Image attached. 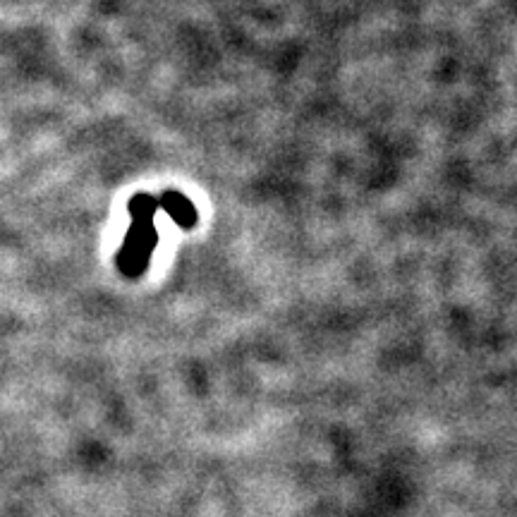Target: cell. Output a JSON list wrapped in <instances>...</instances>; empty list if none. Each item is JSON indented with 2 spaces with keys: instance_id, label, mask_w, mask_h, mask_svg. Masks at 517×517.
<instances>
[{
  "instance_id": "6da1fadb",
  "label": "cell",
  "mask_w": 517,
  "mask_h": 517,
  "mask_svg": "<svg viewBox=\"0 0 517 517\" xmlns=\"http://www.w3.org/2000/svg\"><path fill=\"white\" fill-rule=\"evenodd\" d=\"M158 245V230L154 221H132L127 228L123 247L118 252V269L127 278H137L147 271L151 254Z\"/></svg>"
},
{
  "instance_id": "7a4b0ae2",
  "label": "cell",
  "mask_w": 517,
  "mask_h": 517,
  "mask_svg": "<svg viewBox=\"0 0 517 517\" xmlns=\"http://www.w3.org/2000/svg\"><path fill=\"white\" fill-rule=\"evenodd\" d=\"M158 209H163L180 228H194L199 221L197 206L178 190H166L158 197Z\"/></svg>"
},
{
  "instance_id": "3957f363",
  "label": "cell",
  "mask_w": 517,
  "mask_h": 517,
  "mask_svg": "<svg viewBox=\"0 0 517 517\" xmlns=\"http://www.w3.org/2000/svg\"><path fill=\"white\" fill-rule=\"evenodd\" d=\"M158 211V197L149 192H139L130 199L127 204V214H130L132 221H154Z\"/></svg>"
}]
</instances>
